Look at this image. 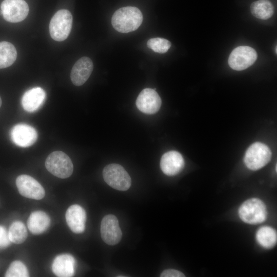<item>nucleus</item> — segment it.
<instances>
[{
    "instance_id": "nucleus-1",
    "label": "nucleus",
    "mask_w": 277,
    "mask_h": 277,
    "mask_svg": "<svg viewBox=\"0 0 277 277\" xmlns=\"http://www.w3.org/2000/svg\"><path fill=\"white\" fill-rule=\"evenodd\" d=\"M143 16L135 7L127 6L117 10L113 14L111 24L118 32L128 33L136 30L142 24Z\"/></svg>"
},
{
    "instance_id": "nucleus-2",
    "label": "nucleus",
    "mask_w": 277,
    "mask_h": 277,
    "mask_svg": "<svg viewBox=\"0 0 277 277\" xmlns=\"http://www.w3.org/2000/svg\"><path fill=\"white\" fill-rule=\"evenodd\" d=\"M45 167L50 173L61 179L69 177L73 170L70 158L61 151L51 153L46 160Z\"/></svg>"
},
{
    "instance_id": "nucleus-3",
    "label": "nucleus",
    "mask_w": 277,
    "mask_h": 277,
    "mask_svg": "<svg viewBox=\"0 0 277 277\" xmlns=\"http://www.w3.org/2000/svg\"><path fill=\"white\" fill-rule=\"evenodd\" d=\"M72 25V16L69 11L61 9L52 17L49 24V32L54 40L61 42L69 36Z\"/></svg>"
},
{
    "instance_id": "nucleus-4",
    "label": "nucleus",
    "mask_w": 277,
    "mask_h": 277,
    "mask_svg": "<svg viewBox=\"0 0 277 277\" xmlns=\"http://www.w3.org/2000/svg\"><path fill=\"white\" fill-rule=\"evenodd\" d=\"M239 214L241 219L246 223L260 224L266 219V207L261 200L252 198L242 204L239 210Z\"/></svg>"
},
{
    "instance_id": "nucleus-5",
    "label": "nucleus",
    "mask_w": 277,
    "mask_h": 277,
    "mask_svg": "<svg viewBox=\"0 0 277 277\" xmlns=\"http://www.w3.org/2000/svg\"><path fill=\"white\" fill-rule=\"evenodd\" d=\"M103 176L105 182L116 190L126 191L131 186L130 175L119 164H110L106 166L103 170Z\"/></svg>"
},
{
    "instance_id": "nucleus-6",
    "label": "nucleus",
    "mask_w": 277,
    "mask_h": 277,
    "mask_svg": "<svg viewBox=\"0 0 277 277\" xmlns=\"http://www.w3.org/2000/svg\"><path fill=\"white\" fill-rule=\"evenodd\" d=\"M271 157V152L269 147L264 144L256 142L248 148L244 160L247 168L257 170L267 165Z\"/></svg>"
},
{
    "instance_id": "nucleus-7",
    "label": "nucleus",
    "mask_w": 277,
    "mask_h": 277,
    "mask_svg": "<svg viewBox=\"0 0 277 277\" xmlns=\"http://www.w3.org/2000/svg\"><path fill=\"white\" fill-rule=\"evenodd\" d=\"M257 57V53L252 47L239 46L233 49L230 53L228 64L232 69L241 71L253 65Z\"/></svg>"
},
{
    "instance_id": "nucleus-8",
    "label": "nucleus",
    "mask_w": 277,
    "mask_h": 277,
    "mask_svg": "<svg viewBox=\"0 0 277 277\" xmlns=\"http://www.w3.org/2000/svg\"><path fill=\"white\" fill-rule=\"evenodd\" d=\"M1 8L4 19L11 23L23 21L29 13V6L24 0H4Z\"/></svg>"
},
{
    "instance_id": "nucleus-9",
    "label": "nucleus",
    "mask_w": 277,
    "mask_h": 277,
    "mask_svg": "<svg viewBox=\"0 0 277 277\" xmlns=\"http://www.w3.org/2000/svg\"><path fill=\"white\" fill-rule=\"evenodd\" d=\"M16 185L19 193L27 198L39 200L45 195L43 187L30 175L22 174L18 176L16 179Z\"/></svg>"
},
{
    "instance_id": "nucleus-10",
    "label": "nucleus",
    "mask_w": 277,
    "mask_h": 277,
    "mask_svg": "<svg viewBox=\"0 0 277 277\" xmlns=\"http://www.w3.org/2000/svg\"><path fill=\"white\" fill-rule=\"evenodd\" d=\"M101 235L103 241L109 245L118 243L122 236L117 217L113 214L105 215L101 224Z\"/></svg>"
},
{
    "instance_id": "nucleus-11",
    "label": "nucleus",
    "mask_w": 277,
    "mask_h": 277,
    "mask_svg": "<svg viewBox=\"0 0 277 277\" xmlns=\"http://www.w3.org/2000/svg\"><path fill=\"white\" fill-rule=\"evenodd\" d=\"M135 104L138 109L143 113L152 114L159 110L162 101L155 90L145 88L138 94Z\"/></svg>"
},
{
    "instance_id": "nucleus-12",
    "label": "nucleus",
    "mask_w": 277,
    "mask_h": 277,
    "mask_svg": "<svg viewBox=\"0 0 277 277\" xmlns=\"http://www.w3.org/2000/svg\"><path fill=\"white\" fill-rule=\"evenodd\" d=\"M37 136L36 129L26 124H16L10 131L11 140L21 147H28L32 145L37 140Z\"/></svg>"
},
{
    "instance_id": "nucleus-13",
    "label": "nucleus",
    "mask_w": 277,
    "mask_h": 277,
    "mask_svg": "<svg viewBox=\"0 0 277 277\" xmlns=\"http://www.w3.org/2000/svg\"><path fill=\"white\" fill-rule=\"evenodd\" d=\"M185 162L181 153L170 151L164 153L160 161V167L167 175L173 176L179 173L184 168Z\"/></svg>"
},
{
    "instance_id": "nucleus-14",
    "label": "nucleus",
    "mask_w": 277,
    "mask_h": 277,
    "mask_svg": "<svg viewBox=\"0 0 277 277\" xmlns=\"http://www.w3.org/2000/svg\"><path fill=\"white\" fill-rule=\"evenodd\" d=\"M93 69V64L88 57L80 58L73 65L70 74L72 83L76 86L83 85L90 77Z\"/></svg>"
},
{
    "instance_id": "nucleus-15",
    "label": "nucleus",
    "mask_w": 277,
    "mask_h": 277,
    "mask_svg": "<svg viewBox=\"0 0 277 277\" xmlns=\"http://www.w3.org/2000/svg\"><path fill=\"white\" fill-rule=\"evenodd\" d=\"M67 224L70 230L75 233H82L85 229L86 213L80 205L70 206L65 214Z\"/></svg>"
},
{
    "instance_id": "nucleus-16",
    "label": "nucleus",
    "mask_w": 277,
    "mask_h": 277,
    "mask_svg": "<svg viewBox=\"0 0 277 277\" xmlns=\"http://www.w3.org/2000/svg\"><path fill=\"white\" fill-rule=\"evenodd\" d=\"M46 96L45 90L40 87L30 89L26 91L22 96V107L27 112H35L43 105Z\"/></svg>"
},
{
    "instance_id": "nucleus-17",
    "label": "nucleus",
    "mask_w": 277,
    "mask_h": 277,
    "mask_svg": "<svg viewBox=\"0 0 277 277\" xmlns=\"http://www.w3.org/2000/svg\"><path fill=\"white\" fill-rule=\"evenodd\" d=\"M75 260L69 254L58 255L55 258L52 264L53 273L59 277H70L75 272Z\"/></svg>"
},
{
    "instance_id": "nucleus-18",
    "label": "nucleus",
    "mask_w": 277,
    "mask_h": 277,
    "mask_svg": "<svg viewBox=\"0 0 277 277\" xmlns=\"http://www.w3.org/2000/svg\"><path fill=\"white\" fill-rule=\"evenodd\" d=\"M50 218L45 212L37 210L30 215L27 221L29 231L34 234H39L45 232L49 227Z\"/></svg>"
},
{
    "instance_id": "nucleus-19",
    "label": "nucleus",
    "mask_w": 277,
    "mask_h": 277,
    "mask_svg": "<svg viewBox=\"0 0 277 277\" xmlns=\"http://www.w3.org/2000/svg\"><path fill=\"white\" fill-rule=\"evenodd\" d=\"M250 11L255 17L265 20L272 17L274 8L269 0H258L251 4Z\"/></svg>"
},
{
    "instance_id": "nucleus-20",
    "label": "nucleus",
    "mask_w": 277,
    "mask_h": 277,
    "mask_svg": "<svg viewBox=\"0 0 277 277\" xmlns=\"http://www.w3.org/2000/svg\"><path fill=\"white\" fill-rule=\"evenodd\" d=\"M16 57L17 51L12 44L6 41L0 42V69L12 65Z\"/></svg>"
},
{
    "instance_id": "nucleus-21",
    "label": "nucleus",
    "mask_w": 277,
    "mask_h": 277,
    "mask_svg": "<svg viewBox=\"0 0 277 277\" xmlns=\"http://www.w3.org/2000/svg\"><path fill=\"white\" fill-rule=\"evenodd\" d=\"M256 239L261 246L270 249L274 247L276 243V232L270 227L264 226L258 230Z\"/></svg>"
},
{
    "instance_id": "nucleus-22",
    "label": "nucleus",
    "mask_w": 277,
    "mask_h": 277,
    "mask_svg": "<svg viewBox=\"0 0 277 277\" xmlns=\"http://www.w3.org/2000/svg\"><path fill=\"white\" fill-rule=\"evenodd\" d=\"M10 242L16 244L23 243L27 237V230L24 224L15 221L11 225L8 231Z\"/></svg>"
},
{
    "instance_id": "nucleus-23",
    "label": "nucleus",
    "mask_w": 277,
    "mask_h": 277,
    "mask_svg": "<svg viewBox=\"0 0 277 277\" xmlns=\"http://www.w3.org/2000/svg\"><path fill=\"white\" fill-rule=\"evenodd\" d=\"M6 277H28L29 273L25 264L19 261H14L10 264L7 269Z\"/></svg>"
},
{
    "instance_id": "nucleus-24",
    "label": "nucleus",
    "mask_w": 277,
    "mask_h": 277,
    "mask_svg": "<svg viewBox=\"0 0 277 277\" xmlns=\"http://www.w3.org/2000/svg\"><path fill=\"white\" fill-rule=\"evenodd\" d=\"M148 47L154 52L159 53H165L168 51L171 46L168 40L160 37L152 38L147 43Z\"/></svg>"
},
{
    "instance_id": "nucleus-25",
    "label": "nucleus",
    "mask_w": 277,
    "mask_h": 277,
    "mask_svg": "<svg viewBox=\"0 0 277 277\" xmlns=\"http://www.w3.org/2000/svg\"><path fill=\"white\" fill-rule=\"evenodd\" d=\"M10 243L8 232L4 227L0 226V249L8 247Z\"/></svg>"
},
{
    "instance_id": "nucleus-26",
    "label": "nucleus",
    "mask_w": 277,
    "mask_h": 277,
    "mask_svg": "<svg viewBox=\"0 0 277 277\" xmlns=\"http://www.w3.org/2000/svg\"><path fill=\"white\" fill-rule=\"evenodd\" d=\"M161 277H184L185 275L182 272L172 269L163 271L160 275Z\"/></svg>"
},
{
    "instance_id": "nucleus-27",
    "label": "nucleus",
    "mask_w": 277,
    "mask_h": 277,
    "mask_svg": "<svg viewBox=\"0 0 277 277\" xmlns=\"http://www.w3.org/2000/svg\"><path fill=\"white\" fill-rule=\"evenodd\" d=\"M1 105H2V100H1V98L0 97V107H1Z\"/></svg>"
}]
</instances>
